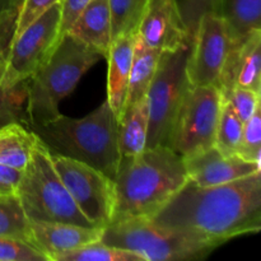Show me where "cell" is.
Listing matches in <instances>:
<instances>
[{"mask_svg":"<svg viewBox=\"0 0 261 261\" xmlns=\"http://www.w3.org/2000/svg\"><path fill=\"white\" fill-rule=\"evenodd\" d=\"M154 223L226 244L261 228V171L217 186L185 185L152 217Z\"/></svg>","mask_w":261,"mask_h":261,"instance_id":"1","label":"cell"},{"mask_svg":"<svg viewBox=\"0 0 261 261\" xmlns=\"http://www.w3.org/2000/svg\"><path fill=\"white\" fill-rule=\"evenodd\" d=\"M188 180L184 157L170 147L145 148L135 155L120 157L114 178L111 222L135 217L152 218Z\"/></svg>","mask_w":261,"mask_h":261,"instance_id":"2","label":"cell"},{"mask_svg":"<svg viewBox=\"0 0 261 261\" xmlns=\"http://www.w3.org/2000/svg\"><path fill=\"white\" fill-rule=\"evenodd\" d=\"M30 129L51 153L81 161L115 178L120 161L119 120L107 101L82 119L60 114Z\"/></svg>","mask_w":261,"mask_h":261,"instance_id":"3","label":"cell"},{"mask_svg":"<svg viewBox=\"0 0 261 261\" xmlns=\"http://www.w3.org/2000/svg\"><path fill=\"white\" fill-rule=\"evenodd\" d=\"M103 56L65 33L50 58L24 82L27 125L40 124L59 116V105L75 89L82 76Z\"/></svg>","mask_w":261,"mask_h":261,"instance_id":"4","label":"cell"},{"mask_svg":"<svg viewBox=\"0 0 261 261\" xmlns=\"http://www.w3.org/2000/svg\"><path fill=\"white\" fill-rule=\"evenodd\" d=\"M101 241L129 250L143 261L200 260L222 245L201 234L160 226L145 217L111 222L103 227Z\"/></svg>","mask_w":261,"mask_h":261,"instance_id":"5","label":"cell"},{"mask_svg":"<svg viewBox=\"0 0 261 261\" xmlns=\"http://www.w3.org/2000/svg\"><path fill=\"white\" fill-rule=\"evenodd\" d=\"M14 194L28 221L64 222L84 227H97L88 221L73 198L51 161V153L40 140L31 152Z\"/></svg>","mask_w":261,"mask_h":261,"instance_id":"6","label":"cell"},{"mask_svg":"<svg viewBox=\"0 0 261 261\" xmlns=\"http://www.w3.org/2000/svg\"><path fill=\"white\" fill-rule=\"evenodd\" d=\"M190 45L171 53H161L154 76L147 92L149 110L147 148L170 147L176 114L190 88L186 75Z\"/></svg>","mask_w":261,"mask_h":261,"instance_id":"7","label":"cell"},{"mask_svg":"<svg viewBox=\"0 0 261 261\" xmlns=\"http://www.w3.org/2000/svg\"><path fill=\"white\" fill-rule=\"evenodd\" d=\"M223 96L216 86L190 87L176 114L170 148L182 157L214 147Z\"/></svg>","mask_w":261,"mask_h":261,"instance_id":"8","label":"cell"},{"mask_svg":"<svg viewBox=\"0 0 261 261\" xmlns=\"http://www.w3.org/2000/svg\"><path fill=\"white\" fill-rule=\"evenodd\" d=\"M60 3L43 12L12 38L4 58L2 83L12 89L24 83L55 50L60 35Z\"/></svg>","mask_w":261,"mask_h":261,"instance_id":"9","label":"cell"},{"mask_svg":"<svg viewBox=\"0 0 261 261\" xmlns=\"http://www.w3.org/2000/svg\"><path fill=\"white\" fill-rule=\"evenodd\" d=\"M51 161L84 217L94 226L106 227L114 216V180L92 166L65 155L51 153Z\"/></svg>","mask_w":261,"mask_h":261,"instance_id":"10","label":"cell"},{"mask_svg":"<svg viewBox=\"0 0 261 261\" xmlns=\"http://www.w3.org/2000/svg\"><path fill=\"white\" fill-rule=\"evenodd\" d=\"M231 41L223 18L206 13L200 18L191 40L186 61V75L190 87L216 86L226 64Z\"/></svg>","mask_w":261,"mask_h":261,"instance_id":"11","label":"cell"},{"mask_svg":"<svg viewBox=\"0 0 261 261\" xmlns=\"http://www.w3.org/2000/svg\"><path fill=\"white\" fill-rule=\"evenodd\" d=\"M137 36L160 54L180 50L191 43L177 0H149Z\"/></svg>","mask_w":261,"mask_h":261,"instance_id":"12","label":"cell"},{"mask_svg":"<svg viewBox=\"0 0 261 261\" xmlns=\"http://www.w3.org/2000/svg\"><path fill=\"white\" fill-rule=\"evenodd\" d=\"M184 163L189 180L203 188L223 185L261 171L259 163L247 162L239 155L222 154L216 145L184 157Z\"/></svg>","mask_w":261,"mask_h":261,"instance_id":"13","label":"cell"},{"mask_svg":"<svg viewBox=\"0 0 261 261\" xmlns=\"http://www.w3.org/2000/svg\"><path fill=\"white\" fill-rule=\"evenodd\" d=\"M234 87L261 93V30H255L240 43H231L218 89L227 96Z\"/></svg>","mask_w":261,"mask_h":261,"instance_id":"14","label":"cell"},{"mask_svg":"<svg viewBox=\"0 0 261 261\" xmlns=\"http://www.w3.org/2000/svg\"><path fill=\"white\" fill-rule=\"evenodd\" d=\"M102 227H84L64 222L30 221V241L54 261L59 255L101 240Z\"/></svg>","mask_w":261,"mask_h":261,"instance_id":"15","label":"cell"},{"mask_svg":"<svg viewBox=\"0 0 261 261\" xmlns=\"http://www.w3.org/2000/svg\"><path fill=\"white\" fill-rule=\"evenodd\" d=\"M134 40L135 36H124L112 41L106 56L109 63L106 101L119 121L126 106Z\"/></svg>","mask_w":261,"mask_h":261,"instance_id":"16","label":"cell"},{"mask_svg":"<svg viewBox=\"0 0 261 261\" xmlns=\"http://www.w3.org/2000/svg\"><path fill=\"white\" fill-rule=\"evenodd\" d=\"M66 33L106 58L112 42L109 0H92Z\"/></svg>","mask_w":261,"mask_h":261,"instance_id":"17","label":"cell"},{"mask_svg":"<svg viewBox=\"0 0 261 261\" xmlns=\"http://www.w3.org/2000/svg\"><path fill=\"white\" fill-rule=\"evenodd\" d=\"M149 110L147 97L137 103L127 105L119 121L120 157L135 155L147 148Z\"/></svg>","mask_w":261,"mask_h":261,"instance_id":"18","label":"cell"},{"mask_svg":"<svg viewBox=\"0 0 261 261\" xmlns=\"http://www.w3.org/2000/svg\"><path fill=\"white\" fill-rule=\"evenodd\" d=\"M219 15L231 43H240L252 31L261 30V0H221Z\"/></svg>","mask_w":261,"mask_h":261,"instance_id":"19","label":"cell"},{"mask_svg":"<svg viewBox=\"0 0 261 261\" xmlns=\"http://www.w3.org/2000/svg\"><path fill=\"white\" fill-rule=\"evenodd\" d=\"M38 137L20 122L0 127V163L23 171Z\"/></svg>","mask_w":261,"mask_h":261,"instance_id":"20","label":"cell"},{"mask_svg":"<svg viewBox=\"0 0 261 261\" xmlns=\"http://www.w3.org/2000/svg\"><path fill=\"white\" fill-rule=\"evenodd\" d=\"M161 54L148 47L137 35L134 40L132 70H130L129 89H127V105L137 103L147 97L152 79L157 69L158 59ZM125 106V107H126Z\"/></svg>","mask_w":261,"mask_h":261,"instance_id":"21","label":"cell"},{"mask_svg":"<svg viewBox=\"0 0 261 261\" xmlns=\"http://www.w3.org/2000/svg\"><path fill=\"white\" fill-rule=\"evenodd\" d=\"M148 4L149 0H109L111 41L137 35Z\"/></svg>","mask_w":261,"mask_h":261,"instance_id":"22","label":"cell"},{"mask_svg":"<svg viewBox=\"0 0 261 261\" xmlns=\"http://www.w3.org/2000/svg\"><path fill=\"white\" fill-rule=\"evenodd\" d=\"M54 261H143V259L129 250L111 246L98 240L59 255Z\"/></svg>","mask_w":261,"mask_h":261,"instance_id":"23","label":"cell"},{"mask_svg":"<svg viewBox=\"0 0 261 261\" xmlns=\"http://www.w3.org/2000/svg\"><path fill=\"white\" fill-rule=\"evenodd\" d=\"M0 236L30 241V221L14 193L0 194Z\"/></svg>","mask_w":261,"mask_h":261,"instance_id":"24","label":"cell"},{"mask_svg":"<svg viewBox=\"0 0 261 261\" xmlns=\"http://www.w3.org/2000/svg\"><path fill=\"white\" fill-rule=\"evenodd\" d=\"M244 122L236 114L233 107L223 98L221 115L216 134V147L224 155H237L240 140H241Z\"/></svg>","mask_w":261,"mask_h":261,"instance_id":"25","label":"cell"},{"mask_svg":"<svg viewBox=\"0 0 261 261\" xmlns=\"http://www.w3.org/2000/svg\"><path fill=\"white\" fill-rule=\"evenodd\" d=\"M4 58V55H0V127L12 122L27 125V117L22 105L23 101H25L24 83H20L12 89L3 86Z\"/></svg>","mask_w":261,"mask_h":261,"instance_id":"26","label":"cell"},{"mask_svg":"<svg viewBox=\"0 0 261 261\" xmlns=\"http://www.w3.org/2000/svg\"><path fill=\"white\" fill-rule=\"evenodd\" d=\"M239 157L247 162L259 163L261 160V114L260 109L244 122L241 140L237 153Z\"/></svg>","mask_w":261,"mask_h":261,"instance_id":"27","label":"cell"},{"mask_svg":"<svg viewBox=\"0 0 261 261\" xmlns=\"http://www.w3.org/2000/svg\"><path fill=\"white\" fill-rule=\"evenodd\" d=\"M0 261H48V259L25 240L0 236Z\"/></svg>","mask_w":261,"mask_h":261,"instance_id":"28","label":"cell"},{"mask_svg":"<svg viewBox=\"0 0 261 261\" xmlns=\"http://www.w3.org/2000/svg\"><path fill=\"white\" fill-rule=\"evenodd\" d=\"M221 0H177L178 9L182 15L190 40H193L200 18L206 13L219 14Z\"/></svg>","mask_w":261,"mask_h":261,"instance_id":"29","label":"cell"},{"mask_svg":"<svg viewBox=\"0 0 261 261\" xmlns=\"http://www.w3.org/2000/svg\"><path fill=\"white\" fill-rule=\"evenodd\" d=\"M260 94L251 89L234 87L223 98L231 103L241 121L246 122L260 109Z\"/></svg>","mask_w":261,"mask_h":261,"instance_id":"30","label":"cell"},{"mask_svg":"<svg viewBox=\"0 0 261 261\" xmlns=\"http://www.w3.org/2000/svg\"><path fill=\"white\" fill-rule=\"evenodd\" d=\"M60 2L61 0H23L19 12H18L17 24H15L13 37L19 35L30 23H32L35 19H37V18L40 17L43 12H46L48 8Z\"/></svg>","mask_w":261,"mask_h":261,"instance_id":"31","label":"cell"},{"mask_svg":"<svg viewBox=\"0 0 261 261\" xmlns=\"http://www.w3.org/2000/svg\"><path fill=\"white\" fill-rule=\"evenodd\" d=\"M92 0H61L60 2V38L65 35L74 22L78 19L84 8Z\"/></svg>","mask_w":261,"mask_h":261,"instance_id":"32","label":"cell"},{"mask_svg":"<svg viewBox=\"0 0 261 261\" xmlns=\"http://www.w3.org/2000/svg\"><path fill=\"white\" fill-rule=\"evenodd\" d=\"M23 0H0V23L14 28Z\"/></svg>","mask_w":261,"mask_h":261,"instance_id":"33","label":"cell"},{"mask_svg":"<svg viewBox=\"0 0 261 261\" xmlns=\"http://www.w3.org/2000/svg\"><path fill=\"white\" fill-rule=\"evenodd\" d=\"M22 173L23 171L0 163V184L13 189V190H15L17 185L19 184Z\"/></svg>","mask_w":261,"mask_h":261,"instance_id":"34","label":"cell"},{"mask_svg":"<svg viewBox=\"0 0 261 261\" xmlns=\"http://www.w3.org/2000/svg\"><path fill=\"white\" fill-rule=\"evenodd\" d=\"M13 35H14V28L0 23V55L5 56L10 41L13 38Z\"/></svg>","mask_w":261,"mask_h":261,"instance_id":"35","label":"cell"},{"mask_svg":"<svg viewBox=\"0 0 261 261\" xmlns=\"http://www.w3.org/2000/svg\"><path fill=\"white\" fill-rule=\"evenodd\" d=\"M14 193V190L10 188H8V186L3 185V184H0V194H12Z\"/></svg>","mask_w":261,"mask_h":261,"instance_id":"36","label":"cell"}]
</instances>
